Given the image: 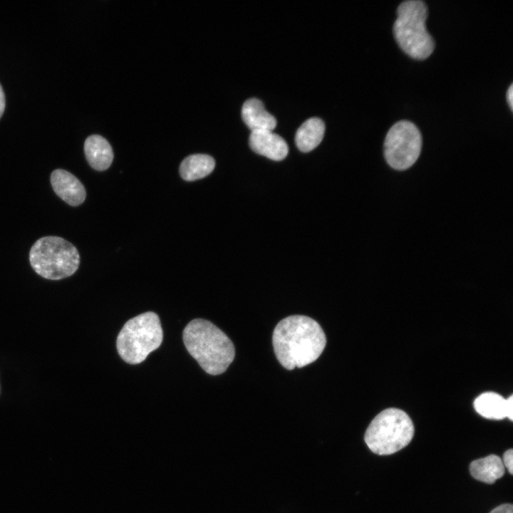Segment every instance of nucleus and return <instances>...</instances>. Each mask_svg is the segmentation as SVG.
Masks as SVG:
<instances>
[{
  "mask_svg": "<svg viewBox=\"0 0 513 513\" xmlns=\"http://www.w3.org/2000/svg\"><path fill=\"white\" fill-rule=\"evenodd\" d=\"M163 333L159 316L154 312L141 314L128 320L117 338V350L130 364H138L162 343Z\"/></svg>",
  "mask_w": 513,
  "mask_h": 513,
  "instance_id": "4",
  "label": "nucleus"
},
{
  "mask_svg": "<svg viewBox=\"0 0 513 513\" xmlns=\"http://www.w3.org/2000/svg\"><path fill=\"white\" fill-rule=\"evenodd\" d=\"M489 513H513V506L512 504H503L492 509Z\"/></svg>",
  "mask_w": 513,
  "mask_h": 513,
  "instance_id": "17",
  "label": "nucleus"
},
{
  "mask_svg": "<svg viewBox=\"0 0 513 513\" xmlns=\"http://www.w3.org/2000/svg\"><path fill=\"white\" fill-rule=\"evenodd\" d=\"M29 261L41 276L59 280L73 274L80 264L77 249L69 242L56 236L38 239L31 247Z\"/></svg>",
  "mask_w": 513,
  "mask_h": 513,
  "instance_id": "6",
  "label": "nucleus"
},
{
  "mask_svg": "<svg viewBox=\"0 0 513 513\" xmlns=\"http://www.w3.org/2000/svg\"><path fill=\"white\" fill-rule=\"evenodd\" d=\"M214 167L215 161L212 157L204 154L191 155L181 162L180 174L183 180L194 181L209 175Z\"/></svg>",
  "mask_w": 513,
  "mask_h": 513,
  "instance_id": "14",
  "label": "nucleus"
},
{
  "mask_svg": "<svg viewBox=\"0 0 513 513\" xmlns=\"http://www.w3.org/2000/svg\"><path fill=\"white\" fill-rule=\"evenodd\" d=\"M474 407L480 415L487 419L502 420L507 418L506 399L496 393L481 394L475 399Z\"/></svg>",
  "mask_w": 513,
  "mask_h": 513,
  "instance_id": "15",
  "label": "nucleus"
},
{
  "mask_svg": "<svg viewBox=\"0 0 513 513\" xmlns=\"http://www.w3.org/2000/svg\"><path fill=\"white\" fill-rule=\"evenodd\" d=\"M51 183L56 194L71 206L82 204L86 197L83 185L71 172L57 169L51 175Z\"/></svg>",
  "mask_w": 513,
  "mask_h": 513,
  "instance_id": "8",
  "label": "nucleus"
},
{
  "mask_svg": "<svg viewBox=\"0 0 513 513\" xmlns=\"http://www.w3.org/2000/svg\"><path fill=\"white\" fill-rule=\"evenodd\" d=\"M422 136L416 125L408 120L395 123L384 141V157L387 163L397 170L410 167L420 156Z\"/></svg>",
  "mask_w": 513,
  "mask_h": 513,
  "instance_id": "7",
  "label": "nucleus"
},
{
  "mask_svg": "<svg viewBox=\"0 0 513 513\" xmlns=\"http://www.w3.org/2000/svg\"><path fill=\"white\" fill-rule=\"evenodd\" d=\"M507 100L510 107L511 110L513 108V85L511 84L507 92Z\"/></svg>",
  "mask_w": 513,
  "mask_h": 513,
  "instance_id": "19",
  "label": "nucleus"
},
{
  "mask_svg": "<svg viewBox=\"0 0 513 513\" xmlns=\"http://www.w3.org/2000/svg\"><path fill=\"white\" fill-rule=\"evenodd\" d=\"M249 145L256 153L276 161L284 159L289 152L286 141L269 130L251 132Z\"/></svg>",
  "mask_w": 513,
  "mask_h": 513,
  "instance_id": "9",
  "label": "nucleus"
},
{
  "mask_svg": "<svg viewBox=\"0 0 513 513\" xmlns=\"http://www.w3.org/2000/svg\"><path fill=\"white\" fill-rule=\"evenodd\" d=\"M182 338L187 351L210 375L224 373L234 358L232 341L209 321H191L185 328Z\"/></svg>",
  "mask_w": 513,
  "mask_h": 513,
  "instance_id": "2",
  "label": "nucleus"
},
{
  "mask_svg": "<svg viewBox=\"0 0 513 513\" xmlns=\"http://www.w3.org/2000/svg\"><path fill=\"white\" fill-rule=\"evenodd\" d=\"M325 132V125L318 118L306 120L297 130L296 145L299 150L308 152L316 148L321 142Z\"/></svg>",
  "mask_w": 513,
  "mask_h": 513,
  "instance_id": "12",
  "label": "nucleus"
},
{
  "mask_svg": "<svg viewBox=\"0 0 513 513\" xmlns=\"http://www.w3.org/2000/svg\"><path fill=\"white\" fill-rule=\"evenodd\" d=\"M84 152L89 165L98 171L107 170L113 160V152L110 143L98 135L87 138L84 143Z\"/></svg>",
  "mask_w": 513,
  "mask_h": 513,
  "instance_id": "11",
  "label": "nucleus"
},
{
  "mask_svg": "<svg viewBox=\"0 0 513 513\" xmlns=\"http://www.w3.org/2000/svg\"><path fill=\"white\" fill-rule=\"evenodd\" d=\"M276 357L288 370L314 362L326 344L325 333L314 319L301 315L288 316L278 323L272 336Z\"/></svg>",
  "mask_w": 513,
  "mask_h": 513,
  "instance_id": "1",
  "label": "nucleus"
},
{
  "mask_svg": "<svg viewBox=\"0 0 513 513\" xmlns=\"http://www.w3.org/2000/svg\"><path fill=\"white\" fill-rule=\"evenodd\" d=\"M503 465L504 467L507 468L509 472L513 474V450L509 449L503 455Z\"/></svg>",
  "mask_w": 513,
  "mask_h": 513,
  "instance_id": "16",
  "label": "nucleus"
},
{
  "mask_svg": "<svg viewBox=\"0 0 513 513\" xmlns=\"http://www.w3.org/2000/svg\"><path fill=\"white\" fill-rule=\"evenodd\" d=\"M5 108V95L3 88L0 84V118L1 117Z\"/></svg>",
  "mask_w": 513,
  "mask_h": 513,
  "instance_id": "20",
  "label": "nucleus"
},
{
  "mask_svg": "<svg viewBox=\"0 0 513 513\" xmlns=\"http://www.w3.org/2000/svg\"><path fill=\"white\" fill-rule=\"evenodd\" d=\"M507 418L510 420H513V396L511 395L506 399Z\"/></svg>",
  "mask_w": 513,
  "mask_h": 513,
  "instance_id": "18",
  "label": "nucleus"
},
{
  "mask_svg": "<svg viewBox=\"0 0 513 513\" xmlns=\"http://www.w3.org/2000/svg\"><path fill=\"white\" fill-rule=\"evenodd\" d=\"M427 17V5L420 0L405 1L397 9L394 37L400 48L415 59L427 58L435 48L434 39L426 29Z\"/></svg>",
  "mask_w": 513,
  "mask_h": 513,
  "instance_id": "3",
  "label": "nucleus"
},
{
  "mask_svg": "<svg viewBox=\"0 0 513 513\" xmlns=\"http://www.w3.org/2000/svg\"><path fill=\"white\" fill-rule=\"evenodd\" d=\"M472 476L480 482L493 484L504 474L502 459L496 455H490L472 461L470 465Z\"/></svg>",
  "mask_w": 513,
  "mask_h": 513,
  "instance_id": "13",
  "label": "nucleus"
},
{
  "mask_svg": "<svg viewBox=\"0 0 513 513\" xmlns=\"http://www.w3.org/2000/svg\"><path fill=\"white\" fill-rule=\"evenodd\" d=\"M242 117L252 132L273 131L276 126V118L265 110L262 102L257 98H250L244 103Z\"/></svg>",
  "mask_w": 513,
  "mask_h": 513,
  "instance_id": "10",
  "label": "nucleus"
},
{
  "mask_svg": "<svg viewBox=\"0 0 513 513\" xmlns=\"http://www.w3.org/2000/svg\"><path fill=\"white\" fill-rule=\"evenodd\" d=\"M414 425L403 410L390 408L381 411L370 422L364 435L368 448L375 454H393L411 441Z\"/></svg>",
  "mask_w": 513,
  "mask_h": 513,
  "instance_id": "5",
  "label": "nucleus"
}]
</instances>
